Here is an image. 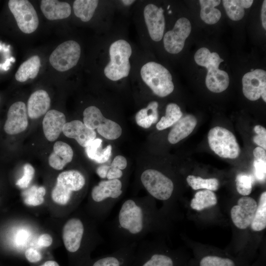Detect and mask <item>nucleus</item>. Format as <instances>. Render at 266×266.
Instances as JSON below:
<instances>
[{
  "label": "nucleus",
  "instance_id": "obj_5",
  "mask_svg": "<svg viewBox=\"0 0 266 266\" xmlns=\"http://www.w3.org/2000/svg\"><path fill=\"white\" fill-rule=\"evenodd\" d=\"M140 75L143 82L159 97H166L174 90L170 73L160 64L155 62L146 63L141 68Z\"/></svg>",
  "mask_w": 266,
  "mask_h": 266
},
{
  "label": "nucleus",
  "instance_id": "obj_41",
  "mask_svg": "<svg viewBox=\"0 0 266 266\" xmlns=\"http://www.w3.org/2000/svg\"><path fill=\"white\" fill-rule=\"evenodd\" d=\"M254 130L257 134L253 137V140L255 143L266 149V130L261 125H256L254 128Z\"/></svg>",
  "mask_w": 266,
  "mask_h": 266
},
{
  "label": "nucleus",
  "instance_id": "obj_34",
  "mask_svg": "<svg viewBox=\"0 0 266 266\" xmlns=\"http://www.w3.org/2000/svg\"><path fill=\"white\" fill-rule=\"evenodd\" d=\"M254 232H260L266 227V192H263L260 197L259 203L250 225Z\"/></svg>",
  "mask_w": 266,
  "mask_h": 266
},
{
  "label": "nucleus",
  "instance_id": "obj_19",
  "mask_svg": "<svg viewBox=\"0 0 266 266\" xmlns=\"http://www.w3.org/2000/svg\"><path fill=\"white\" fill-rule=\"evenodd\" d=\"M63 133L66 137L75 139L80 145L85 148L96 137L95 130L89 129L80 120L66 123Z\"/></svg>",
  "mask_w": 266,
  "mask_h": 266
},
{
  "label": "nucleus",
  "instance_id": "obj_32",
  "mask_svg": "<svg viewBox=\"0 0 266 266\" xmlns=\"http://www.w3.org/2000/svg\"><path fill=\"white\" fill-rule=\"evenodd\" d=\"M180 107L176 103H170L166 107V115L157 123L156 128L162 131L176 124L182 117Z\"/></svg>",
  "mask_w": 266,
  "mask_h": 266
},
{
  "label": "nucleus",
  "instance_id": "obj_23",
  "mask_svg": "<svg viewBox=\"0 0 266 266\" xmlns=\"http://www.w3.org/2000/svg\"><path fill=\"white\" fill-rule=\"evenodd\" d=\"M73 152L71 147L66 143L58 141L53 146V151L48 158L50 166L56 170H61L73 158Z\"/></svg>",
  "mask_w": 266,
  "mask_h": 266
},
{
  "label": "nucleus",
  "instance_id": "obj_24",
  "mask_svg": "<svg viewBox=\"0 0 266 266\" xmlns=\"http://www.w3.org/2000/svg\"><path fill=\"white\" fill-rule=\"evenodd\" d=\"M40 8L45 17L49 20L67 18L71 12L69 3L56 0H41Z\"/></svg>",
  "mask_w": 266,
  "mask_h": 266
},
{
  "label": "nucleus",
  "instance_id": "obj_25",
  "mask_svg": "<svg viewBox=\"0 0 266 266\" xmlns=\"http://www.w3.org/2000/svg\"><path fill=\"white\" fill-rule=\"evenodd\" d=\"M207 69L205 84L209 90L214 93H221L226 90L229 85L228 74L217 67H211Z\"/></svg>",
  "mask_w": 266,
  "mask_h": 266
},
{
  "label": "nucleus",
  "instance_id": "obj_35",
  "mask_svg": "<svg viewBox=\"0 0 266 266\" xmlns=\"http://www.w3.org/2000/svg\"><path fill=\"white\" fill-rule=\"evenodd\" d=\"M188 184L194 190L204 189L212 191H217L219 181L216 178H202L200 176L189 175L186 178Z\"/></svg>",
  "mask_w": 266,
  "mask_h": 266
},
{
  "label": "nucleus",
  "instance_id": "obj_3",
  "mask_svg": "<svg viewBox=\"0 0 266 266\" xmlns=\"http://www.w3.org/2000/svg\"><path fill=\"white\" fill-rule=\"evenodd\" d=\"M129 266H186L181 257L149 241L138 242Z\"/></svg>",
  "mask_w": 266,
  "mask_h": 266
},
{
  "label": "nucleus",
  "instance_id": "obj_4",
  "mask_svg": "<svg viewBox=\"0 0 266 266\" xmlns=\"http://www.w3.org/2000/svg\"><path fill=\"white\" fill-rule=\"evenodd\" d=\"M110 61L104 69L105 76L112 81H118L128 76L131 65L132 47L128 42L119 39L113 42L109 49Z\"/></svg>",
  "mask_w": 266,
  "mask_h": 266
},
{
  "label": "nucleus",
  "instance_id": "obj_27",
  "mask_svg": "<svg viewBox=\"0 0 266 266\" xmlns=\"http://www.w3.org/2000/svg\"><path fill=\"white\" fill-rule=\"evenodd\" d=\"M85 151L90 159L99 164H103L109 159L111 155L112 146L108 145L105 148L102 149V140L95 138L85 147Z\"/></svg>",
  "mask_w": 266,
  "mask_h": 266
},
{
  "label": "nucleus",
  "instance_id": "obj_36",
  "mask_svg": "<svg viewBox=\"0 0 266 266\" xmlns=\"http://www.w3.org/2000/svg\"><path fill=\"white\" fill-rule=\"evenodd\" d=\"M223 6L229 18L233 21H238L244 16V8L241 0H223Z\"/></svg>",
  "mask_w": 266,
  "mask_h": 266
},
{
  "label": "nucleus",
  "instance_id": "obj_28",
  "mask_svg": "<svg viewBox=\"0 0 266 266\" xmlns=\"http://www.w3.org/2000/svg\"><path fill=\"white\" fill-rule=\"evenodd\" d=\"M158 103L156 101H151L146 107L138 111L135 117L136 124L140 127L148 129L158 120Z\"/></svg>",
  "mask_w": 266,
  "mask_h": 266
},
{
  "label": "nucleus",
  "instance_id": "obj_31",
  "mask_svg": "<svg viewBox=\"0 0 266 266\" xmlns=\"http://www.w3.org/2000/svg\"><path fill=\"white\" fill-rule=\"evenodd\" d=\"M98 3L97 0H75L73 4L74 14L83 22H88L93 16Z\"/></svg>",
  "mask_w": 266,
  "mask_h": 266
},
{
  "label": "nucleus",
  "instance_id": "obj_50",
  "mask_svg": "<svg viewBox=\"0 0 266 266\" xmlns=\"http://www.w3.org/2000/svg\"><path fill=\"white\" fill-rule=\"evenodd\" d=\"M135 0H121V2L125 5H130L133 3Z\"/></svg>",
  "mask_w": 266,
  "mask_h": 266
},
{
  "label": "nucleus",
  "instance_id": "obj_6",
  "mask_svg": "<svg viewBox=\"0 0 266 266\" xmlns=\"http://www.w3.org/2000/svg\"><path fill=\"white\" fill-rule=\"evenodd\" d=\"M86 178L79 171L71 169L60 173L51 192L52 200L62 205L67 204L74 193L81 191L86 184Z\"/></svg>",
  "mask_w": 266,
  "mask_h": 266
},
{
  "label": "nucleus",
  "instance_id": "obj_39",
  "mask_svg": "<svg viewBox=\"0 0 266 266\" xmlns=\"http://www.w3.org/2000/svg\"><path fill=\"white\" fill-rule=\"evenodd\" d=\"M34 169L30 164H26L23 166V175L16 182V185L21 189L27 188L32 181Z\"/></svg>",
  "mask_w": 266,
  "mask_h": 266
},
{
  "label": "nucleus",
  "instance_id": "obj_11",
  "mask_svg": "<svg viewBox=\"0 0 266 266\" xmlns=\"http://www.w3.org/2000/svg\"><path fill=\"white\" fill-rule=\"evenodd\" d=\"M8 7L13 15L20 30L25 33L34 32L39 24L36 12L27 0H10Z\"/></svg>",
  "mask_w": 266,
  "mask_h": 266
},
{
  "label": "nucleus",
  "instance_id": "obj_44",
  "mask_svg": "<svg viewBox=\"0 0 266 266\" xmlns=\"http://www.w3.org/2000/svg\"><path fill=\"white\" fill-rule=\"evenodd\" d=\"M123 176V170L118 168L110 167L106 174V178L107 180L120 179Z\"/></svg>",
  "mask_w": 266,
  "mask_h": 266
},
{
  "label": "nucleus",
  "instance_id": "obj_14",
  "mask_svg": "<svg viewBox=\"0 0 266 266\" xmlns=\"http://www.w3.org/2000/svg\"><path fill=\"white\" fill-rule=\"evenodd\" d=\"M242 91L248 100L255 101L261 97L266 102V72L256 69L245 73L242 77Z\"/></svg>",
  "mask_w": 266,
  "mask_h": 266
},
{
  "label": "nucleus",
  "instance_id": "obj_29",
  "mask_svg": "<svg viewBox=\"0 0 266 266\" xmlns=\"http://www.w3.org/2000/svg\"><path fill=\"white\" fill-rule=\"evenodd\" d=\"M200 16L205 23L213 25L216 23L221 17L220 10L215 8L221 1L219 0H200Z\"/></svg>",
  "mask_w": 266,
  "mask_h": 266
},
{
  "label": "nucleus",
  "instance_id": "obj_48",
  "mask_svg": "<svg viewBox=\"0 0 266 266\" xmlns=\"http://www.w3.org/2000/svg\"><path fill=\"white\" fill-rule=\"evenodd\" d=\"M242 4L244 8H248L252 5L253 0H241Z\"/></svg>",
  "mask_w": 266,
  "mask_h": 266
},
{
  "label": "nucleus",
  "instance_id": "obj_15",
  "mask_svg": "<svg viewBox=\"0 0 266 266\" xmlns=\"http://www.w3.org/2000/svg\"><path fill=\"white\" fill-rule=\"evenodd\" d=\"M258 203L252 198L243 196L239 198L237 204L231 210V217L236 227L241 230L250 226L254 218Z\"/></svg>",
  "mask_w": 266,
  "mask_h": 266
},
{
  "label": "nucleus",
  "instance_id": "obj_9",
  "mask_svg": "<svg viewBox=\"0 0 266 266\" xmlns=\"http://www.w3.org/2000/svg\"><path fill=\"white\" fill-rule=\"evenodd\" d=\"M84 124L89 129H97L105 138L114 140L122 134V128L116 122L105 118L100 109L95 106L87 107L83 112Z\"/></svg>",
  "mask_w": 266,
  "mask_h": 266
},
{
  "label": "nucleus",
  "instance_id": "obj_20",
  "mask_svg": "<svg viewBox=\"0 0 266 266\" xmlns=\"http://www.w3.org/2000/svg\"><path fill=\"white\" fill-rule=\"evenodd\" d=\"M66 123L65 114L57 110L51 109L47 112L42 121L44 135L49 141L56 140L63 132Z\"/></svg>",
  "mask_w": 266,
  "mask_h": 266
},
{
  "label": "nucleus",
  "instance_id": "obj_38",
  "mask_svg": "<svg viewBox=\"0 0 266 266\" xmlns=\"http://www.w3.org/2000/svg\"><path fill=\"white\" fill-rule=\"evenodd\" d=\"M45 194L44 187L33 186L25 192L24 202L27 205L32 206L40 205L44 201V196Z\"/></svg>",
  "mask_w": 266,
  "mask_h": 266
},
{
  "label": "nucleus",
  "instance_id": "obj_7",
  "mask_svg": "<svg viewBox=\"0 0 266 266\" xmlns=\"http://www.w3.org/2000/svg\"><path fill=\"white\" fill-rule=\"evenodd\" d=\"M141 184L153 198L167 201L173 194V181L161 171L154 168H147L140 175Z\"/></svg>",
  "mask_w": 266,
  "mask_h": 266
},
{
  "label": "nucleus",
  "instance_id": "obj_30",
  "mask_svg": "<svg viewBox=\"0 0 266 266\" xmlns=\"http://www.w3.org/2000/svg\"><path fill=\"white\" fill-rule=\"evenodd\" d=\"M217 203V198L213 191L203 190L197 192L190 202L191 207L197 211L215 206Z\"/></svg>",
  "mask_w": 266,
  "mask_h": 266
},
{
  "label": "nucleus",
  "instance_id": "obj_22",
  "mask_svg": "<svg viewBox=\"0 0 266 266\" xmlns=\"http://www.w3.org/2000/svg\"><path fill=\"white\" fill-rule=\"evenodd\" d=\"M197 124V120L193 115L188 114L181 117L169 132L168 141L173 144L178 143L190 134Z\"/></svg>",
  "mask_w": 266,
  "mask_h": 266
},
{
  "label": "nucleus",
  "instance_id": "obj_40",
  "mask_svg": "<svg viewBox=\"0 0 266 266\" xmlns=\"http://www.w3.org/2000/svg\"><path fill=\"white\" fill-rule=\"evenodd\" d=\"M253 166L255 178L260 182H264L266 175V158H254Z\"/></svg>",
  "mask_w": 266,
  "mask_h": 266
},
{
  "label": "nucleus",
  "instance_id": "obj_42",
  "mask_svg": "<svg viewBox=\"0 0 266 266\" xmlns=\"http://www.w3.org/2000/svg\"><path fill=\"white\" fill-rule=\"evenodd\" d=\"M25 257L30 263H36L42 259L41 253L33 248L27 249L25 252Z\"/></svg>",
  "mask_w": 266,
  "mask_h": 266
},
{
  "label": "nucleus",
  "instance_id": "obj_8",
  "mask_svg": "<svg viewBox=\"0 0 266 266\" xmlns=\"http://www.w3.org/2000/svg\"><path fill=\"white\" fill-rule=\"evenodd\" d=\"M208 142L211 149L224 158L235 159L240 153V148L234 134L226 128L216 126L210 130Z\"/></svg>",
  "mask_w": 266,
  "mask_h": 266
},
{
  "label": "nucleus",
  "instance_id": "obj_45",
  "mask_svg": "<svg viewBox=\"0 0 266 266\" xmlns=\"http://www.w3.org/2000/svg\"><path fill=\"white\" fill-rule=\"evenodd\" d=\"M52 241L53 239L50 235L43 233L39 237L37 243L41 247H49L52 244Z\"/></svg>",
  "mask_w": 266,
  "mask_h": 266
},
{
  "label": "nucleus",
  "instance_id": "obj_10",
  "mask_svg": "<svg viewBox=\"0 0 266 266\" xmlns=\"http://www.w3.org/2000/svg\"><path fill=\"white\" fill-rule=\"evenodd\" d=\"M81 54L80 45L75 41L68 40L60 44L51 53L49 62L59 71H65L77 64Z\"/></svg>",
  "mask_w": 266,
  "mask_h": 266
},
{
  "label": "nucleus",
  "instance_id": "obj_21",
  "mask_svg": "<svg viewBox=\"0 0 266 266\" xmlns=\"http://www.w3.org/2000/svg\"><path fill=\"white\" fill-rule=\"evenodd\" d=\"M50 98L46 91L38 90L31 94L27 103V113L32 119L46 114L50 108Z\"/></svg>",
  "mask_w": 266,
  "mask_h": 266
},
{
  "label": "nucleus",
  "instance_id": "obj_12",
  "mask_svg": "<svg viewBox=\"0 0 266 266\" xmlns=\"http://www.w3.org/2000/svg\"><path fill=\"white\" fill-rule=\"evenodd\" d=\"M85 223L80 218L68 219L63 229L62 237L66 249L71 253H77L82 248L86 234Z\"/></svg>",
  "mask_w": 266,
  "mask_h": 266
},
{
  "label": "nucleus",
  "instance_id": "obj_33",
  "mask_svg": "<svg viewBox=\"0 0 266 266\" xmlns=\"http://www.w3.org/2000/svg\"><path fill=\"white\" fill-rule=\"evenodd\" d=\"M194 59L198 65L206 69L211 67H219L221 63L224 61L218 53H211L209 49L205 47L197 50L195 54Z\"/></svg>",
  "mask_w": 266,
  "mask_h": 266
},
{
  "label": "nucleus",
  "instance_id": "obj_13",
  "mask_svg": "<svg viewBox=\"0 0 266 266\" xmlns=\"http://www.w3.org/2000/svg\"><path fill=\"white\" fill-rule=\"evenodd\" d=\"M191 31L189 20L185 17L178 19L172 30L164 35L163 41L165 50L171 54H177L183 49L185 41Z\"/></svg>",
  "mask_w": 266,
  "mask_h": 266
},
{
  "label": "nucleus",
  "instance_id": "obj_16",
  "mask_svg": "<svg viewBox=\"0 0 266 266\" xmlns=\"http://www.w3.org/2000/svg\"><path fill=\"white\" fill-rule=\"evenodd\" d=\"M143 15L151 38L155 41H160L163 37L165 28L163 9L150 3L145 6Z\"/></svg>",
  "mask_w": 266,
  "mask_h": 266
},
{
  "label": "nucleus",
  "instance_id": "obj_26",
  "mask_svg": "<svg viewBox=\"0 0 266 266\" xmlns=\"http://www.w3.org/2000/svg\"><path fill=\"white\" fill-rule=\"evenodd\" d=\"M40 66V59L38 56L30 57L20 65L15 74V79L20 82L34 79L37 75Z\"/></svg>",
  "mask_w": 266,
  "mask_h": 266
},
{
  "label": "nucleus",
  "instance_id": "obj_51",
  "mask_svg": "<svg viewBox=\"0 0 266 266\" xmlns=\"http://www.w3.org/2000/svg\"></svg>",
  "mask_w": 266,
  "mask_h": 266
},
{
  "label": "nucleus",
  "instance_id": "obj_17",
  "mask_svg": "<svg viewBox=\"0 0 266 266\" xmlns=\"http://www.w3.org/2000/svg\"><path fill=\"white\" fill-rule=\"evenodd\" d=\"M4 125L5 132L10 135L24 132L28 126L27 109L22 101H17L9 107Z\"/></svg>",
  "mask_w": 266,
  "mask_h": 266
},
{
  "label": "nucleus",
  "instance_id": "obj_46",
  "mask_svg": "<svg viewBox=\"0 0 266 266\" xmlns=\"http://www.w3.org/2000/svg\"><path fill=\"white\" fill-rule=\"evenodd\" d=\"M109 169V165H101L96 168V173L101 178H106V174Z\"/></svg>",
  "mask_w": 266,
  "mask_h": 266
},
{
  "label": "nucleus",
  "instance_id": "obj_18",
  "mask_svg": "<svg viewBox=\"0 0 266 266\" xmlns=\"http://www.w3.org/2000/svg\"><path fill=\"white\" fill-rule=\"evenodd\" d=\"M137 243H133L102 256L91 263V266H129L133 258Z\"/></svg>",
  "mask_w": 266,
  "mask_h": 266
},
{
  "label": "nucleus",
  "instance_id": "obj_1",
  "mask_svg": "<svg viewBox=\"0 0 266 266\" xmlns=\"http://www.w3.org/2000/svg\"><path fill=\"white\" fill-rule=\"evenodd\" d=\"M154 198H131L122 203L110 225L112 241L116 249L138 243L162 225Z\"/></svg>",
  "mask_w": 266,
  "mask_h": 266
},
{
  "label": "nucleus",
  "instance_id": "obj_43",
  "mask_svg": "<svg viewBox=\"0 0 266 266\" xmlns=\"http://www.w3.org/2000/svg\"><path fill=\"white\" fill-rule=\"evenodd\" d=\"M109 166L123 170L127 166V161L124 156L118 155L114 158Z\"/></svg>",
  "mask_w": 266,
  "mask_h": 266
},
{
  "label": "nucleus",
  "instance_id": "obj_49",
  "mask_svg": "<svg viewBox=\"0 0 266 266\" xmlns=\"http://www.w3.org/2000/svg\"><path fill=\"white\" fill-rule=\"evenodd\" d=\"M40 266H60L59 264L54 261H47L43 265Z\"/></svg>",
  "mask_w": 266,
  "mask_h": 266
},
{
  "label": "nucleus",
  "instance_id": "obj_47",
  "mask_svg": "<svg viewBox=\"0 0 266 266\" xmlns=\"http://www.w3.org/2000/svg\"><path fill=\"white\" fill-rule=\"evenodd\" d=\"M261 20L263 28L266 29V1H263L261 9Z\"/></svg>",
  "mask_w": 266,
  "mask_h": 266
},
{
  "label": "nucleus",
  "instance_id": "obj_2",
  "mask_svg": "<svg viewBox=\"0 0 266 266\" xmlns=\"http://www.w3.org/2000/svg\"><path fill=\"white\" fill-rule=\"evenodd\" d=\"M124 184L120 179L103 180L92 189L91 205L95 217L105 219L124 193Z\"/></svg>",
  "mask_w": 266,
  "mask_h": 266
},
{
  "label": "nucleus",
  "instance_id": "obj_37",
  "mask_svg": "<svg viewBox=\"0 0 266 266\" xmlns=\"http://www.w3.org/2000/svg\"><path fill=\"white\" fill-rule=\"evenodd\" d=\"M254 181V177L251 174L243 172L237 174L235 178L237 192L243 196L250 195Z\"/></svg>",
  "mask_w": 266,
  "mask_h": 266
}]
</instances>
